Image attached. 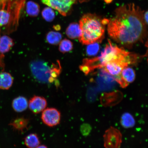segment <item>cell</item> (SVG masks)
I'll return each instance as SVG.
<instances>
[{"label":"cell","instance_id":"obj_18","mask_svg":"<svg viewBox=\"0 0 148 148\" xmlns=\"http://www.w3.org/2000/svg\"><path fill=\"white\" fill-rule=\"evenodd\" d=\"M120 122L122 126L125 129L132 128L136 125V121L134 116L127 112L122 114Z\"/></svg>","mask_w":148,"mask_h":148},{"label":"cell","instance_id":"obj_12","mask_svg":"<svg viewBox=\"0 0 148 148\" xmlns=\"http://www.w3.org/2000/svg\"><path fill=\"white\" fill-rule=\"evenodd\" d=\"M29 123V119L21 116L13 119L9 125L14 130L22 133L27 129Z\"/></svg>","mask_w":148,"mask_h":148},{"label":"cell","instance_id":"obj_19","mask_svg":"<svg viewBox=\"0 0 148 148\" xmlns=\"http://www.w3.org/2000/svg\"><path fill=\"white\" fill-rule=\"evenodd\" d=\"M27 14L31 17H36L40 12V6L38 3L32 1H29L25 4Z\"/></svg>","mask_w":148,"mask_h":148},{"label":"cell","instance_id":"obj_2","mask_svg":"<svg viewBox=\"0 0 148 148\" xmlns=\"http://www.w3.org/2000/svg\"><path fill=\"white\" fill-rule=\"evenodd\" d=\"M109 21L95 14H84L79 22L82 31L79 42L84 45H89L101 41L104 36L105 25Z\"/></svg>","mask_w":148,"mask_h":148},{"label":"cell","instance_id":"obj_6","mask_svg":"<svg viewBox=\"0 0 148 148\" xmlns=\"http://www.w3.org/2000/svg\"><path fill=\"white\" fill-rule=\"evenodd\" d=\"M123 136L119 130L110 127L105 131L103 135L105 148H120Z\"/></svg>","mask_w":148,"mask_h":148},{"label":"cell","instance_id":"obj_5","mask_svg":"<svg viewBox=\"0 0 148 148\" xmlns=\"http://www.w3.org/2000/svg\"><path fill=\"white\" fill-rule=\"evenodd\" d=\"M30 69L34 77L42 82L55 83L58 84V78L62 71L60 63L57 61L56 63L49 64L44 61L36 60L30 64Z\"/></svg>","mask_w":148,"mask_h":148},{"label":"cell","instance_id":"obj_14","mask_svg":"<svg viewBox=\"0 0 148 148\" xmlns=\"http://www.w3.org/2000/svg\"><path fill=\"white\" fill-rule=\"evenodd\" d=\"M13 82V77L10 73L4 71L0 73V89H9L12 86Z\"/></svg>","mask_w":148,"mask_h":148},{"label":"cell","instance_id":"obj_23","mask_svg":"<svg viewBox=\"0 0 148 148\" xmlns=\"http://www.w3.org/2000/svg\"><path fill=\"white\" fill-rule=\"evenodd\" d=\"M86 49V52L89 55H95L99 49V46L97 44H89Z\"/></svg>","mask_w":148,"mask_h":148},{"label":"cell","instance_id":"obj_1","mask_svg":"<svg viewBox=\"0 0 148 148\" xmlns=\"http://www.w3.org/2000/svg\"><path fill=\"white\" fill-rule=\"evenodd\" d=\"M115 16L109 20L107 30L111 38L123 45H129L141 40L147 34L144 11L134 3L116 9Z\"/></svg>","mask_w":148,"mask_h":148},{"label":"cell","instance_id":"obj_11","mask_svg":"<svg viewBox=\"0 0 148 148\" xmlns=\"http://www.w3.org/2000/svg\"><path fill=\"white\" fill-rule=\"evenodd\" d=\"M47 101L45 98L38 96H34L28 101L29 110L34 114H38L46 108Z\"/></svg>","mask_w":148,"mask_h":148},{"label":"cell","instance_id":"obj_8","mask_svg":"<svg viewBox=\"0 0 148 148\" xmlns=\"http://www.w3.org/2000/svg\"><path fill=\"white\" fill-rule=\"evenodd\" d=\"M41 118L42 122L48 127H53L60 123L61 114L60 111L54 108H46L42 112Z\"/></svg>","mask_w":148,"mask_h":148},{"label":"cell","instance_id":"obj_26","mask_svg":"<svg viewBox=\"0 0 148 148\" xmlns=\"http://www.w3.org/2000/svg\"><path fill=\"white\" fill-rule=\"evenodd\" d=\"M36 148H48L47 146L44 145H39Z\"/></svg>","mask_w":148,"mask_h":148},{"label":"cell","instance_id":"obj_3","mask_svg":"<svg viewBox=\"0 0 148 148\" xmlns=\"http://www.w3.org/2000/svg\"><path fill=\"white\" fill-rule=\"evenodd\" d=\"M27 0H0V27L8 32L16 30Z\"/></svg>","mask_w":148,"mask_h":148},{"label":"cell","instance_id":"obj_25","mask_svg":"<svg viewBox=\"0 0 148 148\" xmlns=\"http://www.w3.org/2000/svg\"><path fill=\"white\" fill-rule=\"evenodd\" d=\"M144 18L146 23L148 25V10L144 14Z\"/></svg>","mask_w":148,"mask_h":148},{"label":"cell","instance_id":"obj_20","mask_svg":"<svg viewBox=\"0 0 148 148\" xmlns=\"http://www.w3.org/2000/svg\"><path fill=\"white\" fill-rule=\"evenodd\" d=\"M62 37L60 33L51 31L47 33L46 38L49 43L56 45L60 43Z\"/></svg>","mask_w":148,"mask_h":148},{"label":"cell","instance_id":"obj_10","mask_svg":"<svg viewBox=\"0 0 148 148\" xmlns=\"http://www.w3.org/2000/svg\"><path fill=\"white\" fill-rule=\"evenodd\" d=\"M135 77L134 70L127 67L122 70L120 75L114 77V79L122 88H125L134 81Z\"/></svg>","mask_w":148,"mask_h":148},{"label":"cell","instance_id":"obj_17","mask_svg":"<svg viewBox=\"0 0 148 148\" xmlns=\"http://www.w3.org/2000/svg\"><path fill=\"white\" fill-rule=\"evenodd\" d=\"M24 140V143L27 148H36L40 143L39 137L34 133L27 135Z\"/></svg>","mask_w":148,"mask_h":148},{"label":"cell","instance_id":"obj_21","mask_svg":"<svg viewBox=\"0 0 148 148\" xmlns=\"http://www.w3.org/2000/svg\"><path fill=\"white\" fill-rule=\"evenodd\" d=\"M42 18L46 21L51 22L54 20L55 14L53 9L51 7H47L44 8L42 12Z\"/></svg>","mask_w":148,"mask_h":148},{"label":"cell","instance_id":"obj_9","mask_svg":"<svg viewBox=\"0 0 148 148\" xmlns=\"http://www.w3.org/2000/svg\"><path fill=\"white\" fill-rule=\"evenodd\" d=\"M123 99V94L119 91L104 93L100 97V103L104 107H113L119 104Z\"/></svg>","mask_w":148,"mask_h":148},{"label":"cell","instance_id":"obj_28","mask_svg":"<svg viewBox=\"0 0 148 148\" xmlns=\"http://www.w3.org/2000/svg\"><path fill=\"white\" fill-rule=\"evenodd\" d=\"M54 28L55 29H56V30H58V29H60V26L59 25L55 26Z\"/></svg>","mask_w":148,"mask_h":148},{"label":"cell","instance_id":"obj_7","mask_svg":"<svg viewBox=\"0 0 148 148\" xmlns=\"http://www.w3.org/2000/svg\"><path fill=\"white\" fill-rule=\"evenodd\" d=\"M77 0H41L43 4L56 10L62 16H66Z\"/></svg>","mask_w":148,"mask_h":148},{"label":"cell","instance_id":"obj_24","mask_svg":"<svg viewBox=\"0 0 148 148\" xmlns=\"http://www.w3.org/2000/svg\"><path fill=\"white\" fill-rule=\"evenodd\" d=\"M82 134L85 136H88L91 131L92 128L91 126L88 124L83 125L82 127Z\"/></svg>","mask_w":148,"mask_h":148},{"label":"cell","instance_id":"obj_16","mask_svg":"<svg viewBox=\"0 0 148 148\" xmlns=\"http://www.w3.org/2000/svg\"><path fill=\"white\" fill-rule=\"evenodd\" d=\"M66 34L70 38H79L82 34V31L79 24L75 23H70L66 29Z\"/></svg>","mask_w":148,"mask_h":148},{"label":"cell","instance_id":"obj_22","mask_svg":"<svg viewBox=\"0 0 148 148\" xmlns=\"http://www.w3.org/2000/svg\"><path fill=\"white\" fill-rule=\"evenodd\" d=\"M73 48V42L69 40L64 39L60 42L59 46V50L61 52L64 53L71 51Z\"/></svg>","mask_w":148,"mask_h":148},{"label":"cell","instance_id":"obj_4","mask_svg":"<svg viewBox=\"0 0 148 148\" xmlns=\"http://www.w3.org/2000/svg\"><path fill=\"white\" fill-rule=\"evenodd\" d=\"M128 53L114 45L109 41L100 56L92 59H85L79 68L85 74H88L94 69L102 68L107 62L121 58Z\"/></svg>","mask_w":148,"mask_h":148},{"label":"cell","instance_id":"obj_27","mask_svg":"<svg viewBox=\"0 0 148 148\" xmlns=\"http://www.w3.org/2000/svg\"><path fill=\"white\" fill-rule=\"evenodd\" d=\"M146 47H147V54H146V55H147V60L148 61V39H147V42H146Z\"/></svg>","mask_w":148,"mask_h":148},{"label":"cell","instance_id":"obj_15","mask_svg":"<svg viewBox=\"0 0 148 148\" xmlns=\"http://www.w3.org/2000/svg\"><path fill=\"white\" fill-rule=\"evenodd\" d=\"M13 40L6 35L0 37V53L4 54L8 52L14 46Z\"/></svg>","mask_w":148,"mask_h":148},{"label":"cell","instance_id":"obj_13","mask_svg":"<svg viewBox=\"0 0 148 148\" xmlns=\"http://www.w3.org/2000/svg\"><path fill=\"white\" fill-rule=\"evenodd\" d=\"M12 106L15 112H23L28 107V101L25 97L19 96L15 98L13 100Z\"/></svg>","mask_w":148,"mask_h":148}]
</instances>
